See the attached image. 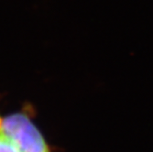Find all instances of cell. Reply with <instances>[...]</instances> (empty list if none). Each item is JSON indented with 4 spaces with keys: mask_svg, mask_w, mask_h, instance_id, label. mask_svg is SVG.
Wrapping results in <instances>:
<instances>
[{
    "mask_svg": "<svg viewBox=\"0 0 153 152\" xmlns=\"http://www.w3.org/2000/svg\"><path fill=\"white\" fill-rule=\"evenodd\" d=\"M0 152H19L10 139L0 132Z\"/></svg>",
    "mask_w": 153,
    "mask_h": 152,
    "instance_id": "cell-2",
    "label": "cell"
},
{
    "mask_svg": "<svg viewBox=\"0 0 153 152\" xmlns=\"http://www.w3.org/2000/svg\"><path fill=\"white\" fill-rule=\"evenodd\" d=\"M1 123H2V120L0 119V127H1Z\"/></svg>",
    "mask_w": 153,
    "mask_h": 152,
    "instance_id": "cell-3",
    "label": "cell"
},
{
    "mask_svg": "<svg viewBox=\"0 0 153 152\" xmlns=\"http://www.w3.org/2000/svg\"><path fill=\"white\" fill-rule=\"evenodd\" d=\"M0 132L11 139L19 152H50L42 135L24 114H14L2 120Z\"/></svg>",
    "mask_w": 153,
    "mask_h": 152,
    "instance_id": "cell-1",
    "label": "cell"
}]
</instances>
